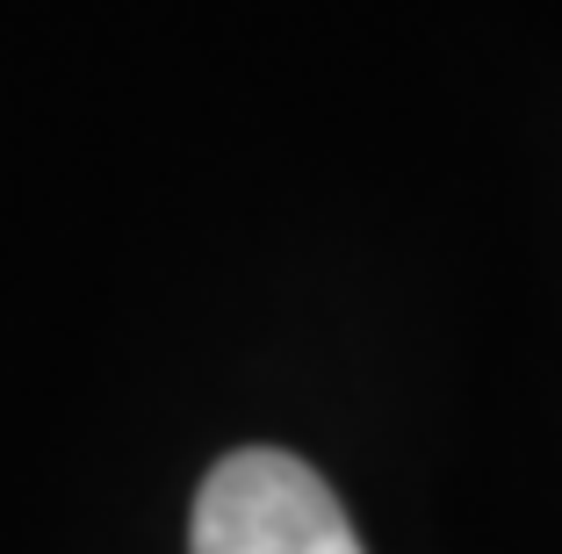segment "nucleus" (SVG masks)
Returning a JSON list of instances; mask_svg holds the SVG:
<instances>
[{
	"instance_id": "nucleus-1",
	"label": "nucleus",
	"mask_w": 562,
	"mask_h": 554,
	"mask_svg": "<svg viewBox=\"0 0 562 554\" xmlns=\"http://www.w3.org/2000/svg\"><path fill=\"white\" fill-rule=\"evenodd\" d=\"M188 554H368V547L311 461L281 454V446H238L202 475Z\"/></svg>"
}]
</instances>
